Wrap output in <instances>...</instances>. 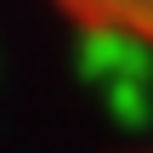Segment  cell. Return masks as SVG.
<instances>
[{
  "label": "cell",
  "instance_id": "cell-1",
  "mask_svg": "<svg viewBox=\"0 0 153 153\" xmlns=\"http://www.w3.org/2000/svg\"><path fill=\"white\" fill-rule=\"evenodd\" d=\"M57 11L85 34L153 51V0H57Z\"/></svg>",
  "mask_w": 153,
  "mask_h": 153
},
{
  "label": "cell",
  "instance_id": "cell-2",
  "mask_svg": "<svg viewBox=\"0 0 153 153\" xmlns=\"http://www.w3.org/2000/svg\"><path fill=\"white\" fill-rule=\"evenodd\" d=\"M148 153H153V148H148Z\"/></svg>",
  "mask_w": 153,
  "mask_h": 153
}]
</instances>
